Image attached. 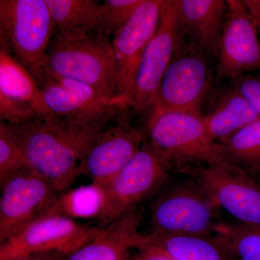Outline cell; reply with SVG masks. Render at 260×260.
<instances>
[{
	"mask_svg": "<svg viewBox=\"0 0 260 260\" xmlns=\"http://www.w3.org/2000/svg\"><path fill=\"white\" fill-rule=\"evenodd\" d=\"M203 121L210 139L220 143L244 126L260 121V114L233 85L213 109L203 116Z\"/></svg>",
	"mask_w": 260,
	"mask_h": 260,
	"instance_id": "cell-19",
	"label": "cell"
},
{
	"mask_svg": "<svg viewBox=\"0 0 260 260\" xmlns=\"http://www.w3.org/2000/svg\"><path fill=\"white\" fill-rule=\"evenodd\" d=\"M61 35L92 34L101 2L97 0H46Z\"/></svg>",
	"mask_w": 260,
	"mask_h": 260,
	"instance_id": "cell-22",
	"label": "cell"
},
{
	"mask_svg": "<svg viewBox=\"0 0 260 260\" xmlns=\"http://www.w3.org/2000/svg\"><path fill=\"white\" fill-rule=\"evenodd\" d=\"M183 47L169 65L157 93L150 114L181 112L200 114V107L211 88L207 57L194 46Z\"/></svg>",
	"mask_w": 260,
	"mask_h": 260,
	"instance_id": "cell-9",
	"label": "cell"
},
{
	"mask_svg": "<svg viewBox=\"0 0 260 260\" xmlns=\"http://www.w3.org/2000/svg\"><path fill=\"white\" fill-rule=\"evenodd\" d=\"M28 168L23 146L9 123L0 122V184Z\"/></svg>",
	"mask_w": 260,
	"mask_h": 260,
	"instance_id": "cell-26",
	"label": "cell"
},
{
	"mask_svg": "<svg viewBox=\"0 0 260 260\" xmlns=\"http://www.w3.org/2000/svg\"><path fill=\"white\" fill-rule=\"evenodd\" d=\"M225 162L234 164L250 174L260 170V121L244 126L218 143Z\"/></svg>",
	"mask_w": 260,
	"mask_h": 260,
	"instance_id": "cell-23",
	"label": "cell"
},
{
	"mask_svg": "<svg viewBox=\"0 0 260 260\" xmlns=\"http://www.w3.org/2000/svg\"><path fill=\"white\" fill-rule=\"evenodd\" d=\"M258 29L242 0H227L216 65L219 78L237 80L260 68Z\"/></svg>",
	"mask_w": 260,
	"mask_h": 260,
	"instance_id": "cell-13",
	"label": "cell"
},
{
	"mask_svg": "<svg viewBox=\"0 0 260 260\" xmlns=\"http://www.w3.org/2000/svg\"><path fill=\"white\" fill-rule=\"evenodd\" d=\"M140 239L160 248L176 260H234L213 237L140 234Z\"/></svg>",
	"mask_w": 260,
	"mask_h": 260,
	"instance_id": "cell-21",
	"label": "cell"
},
{
	"mask_svg": "<svg viewBox=\"0 0 260 260\" xmlns=\"http://www.w3.org/2000/svg\"><path fill=\"white\" fill-rule=\"evenodd\" d=\"M183 37L179 0H162L158 29L145 49L135 77L133 112L151 110L162 78L182 48Z\"/></svg>",
	"mask_w": 260,
	"mask_h": 260,
	"instance_id": "cell-6",
	"label": "cell"
},
{
	"mask_svg": "<svg viewBox=\"0 0 260 260\" xmlns=\"http://www.w3.org/2000/svg\"><path fill=\"white\" fill-rule=\"evenodd\" d=\"M220 207L197 179L166 191L152 207L150 233L212 237L223 220Z\"/></svg>",
	"mask_w": 260,
	"mask_h": 260,
	"instance_id": "cell-4",
	"label": "cell"
},
{
	"mask_svg": "<svg viewBox=\"0 0 260 260\" xmlns=\"http://www.w3.org/2000/svg\"><path fill=\"white\" fill-rule=\"evenodd\" d=\"M142 210L133 208L102 228L95 239L64 260H130L140 233Z\"/></svg>",
	"mask_w": 260,
	"mask_h": 260,
	"instance_id": "cell-18",
	"label": "cell"
},
{
	"mask_svg": "<svg viewBox=\"0 0 260 260\" xmlns=\"http://www.w3.org/2000/svg\"><path fill=\"white\" fill-rule=\"evenodd\" d=\"M66 257L67 256L61 253L51 251L30 254L15 260H64Z\"/></svg>",
	"mask_w": 260,
	"mask_h": 260,
	"instance_id": "cell-30",
	"label": "cell"
},
{
	"mask_svg": "<svg viewBox=\"0 0 260 260\" xmlns=\"http://www.w3.org/2000/svg\"><path fill=\"white\" fill-rule=\"evenodd\" d=\"M140 234L135 244V252L130 260H176L160 248L143 242L140 239Z\"/></svg>",
	"mask_w": 260,
	"mask_h": 260,
	"instance_id": "cell-28",
	"label": "cell"
},
{
	"mask_svg": "<svg viewBox=\"0 0 260 260\" xmlns=\"http://www.w3.org/2000/svg\"><path fill=\"white\" fill-rule=\"evenodd\" d=\"M54 117L34 76L13 54L0 48V118L10 124Z\"/></svg>",
	"mask_w": 260,
	"mask_h": 260,
	"instance_id": "cell-16",
	"label": "cell"
},
{
	"mask_svg": "<svg viewBox=\"0 0 260 260\" xmlns=\"http://www.w3.org/2000/svg\"><path fill=\"white\" fill-rule=\"evenodd\" d=\"M55 32L46 0H0V48L10 51L38 84L46 75Z\"/></svg>",
	"mask_w": 260,
	"mask_h": 260,
	"instance_id": "cell-3",
	"label": "cell"
},
{
	"mask_svg": "<svg viewBox=\"0 0 260 260\" xmlns=\"http://www.w3.org/2000/svg\"><path fill=\"white\" fill-rule=\"evenodd\" d=\"M102 229L66 217L46 215L0 243V260H15L51 251L68 256L91 242Z\"/></svg>",
	"mask_w": 260,
	"mask_h": 260,
	"instance_id": "cell-10",
	"label": "cell"
},
{
	"mask_svg": "<svg viewBox=\"0 0 260 260\" xmlns=\"http://www.w3.org/2000/svg\"><path fill=\"white\" fill-rule=\"evenodd\" d=\"M47 73L86 84L108 100L127 108L116 95L114 52L109 37L55 34L48 51Z\"/></svg>",
	"mask_w": 260,
	"mask_h": 260,
	"instance_id": "cell-2",
	"label": "cell"
},
{
	"mask_svg": "<svg viewBox=\"0 0 260 260\" xmlns=\"http://www.w3.org/2000/svg\"><path fill=\"white\" fill-rule=\"evenodd\" d=\"M146 137L152 147L177 167L225 162L220 144L207 135L203 116L181 112L150 114Z\"/></svg>",
	"mask_w": 260,
	"mask_h": 260,
	"instance_id": "cell-5",
	"label": "cell"
},
{
	"mask_svg": "<svg viewBox=\"0 0 260 260\" xmlns=\"http://www.w3.org/2000/svg\"><path fill=\"white\" fill-rule=\"evenodd\" d=\"M143 0H104L98 10L92 34L114 37L131 18Z\"/></svg>",
	"mask_w": 260,
	"mask_h": 260,
	"instance_id": "cell-25",
	"label": "cell"
},
{
	"mask_svg": "<svg viewBox=\"0 0 260 260\" xmlns=\"http://www.w3.org/2000/svg\"><path fill=\"white\" fill-rule=\"evenodd\" d=\"M162 0H143L112 40L118 99L127 108L133 102L135 77L145 49L161 17Z\"/></svg>",
	"mask_w": 260,
	"mask_h": 260,
	"instance_id": "cell-11",
	"label": "cell"
},
{
	"mask_svg": "<svg viewBox=\"0 0 260 260\" xmlns=\"http://www.w3.org/2000/svg\"><path fill=\"white\" fill-rule=\"evenodd\" d=\"M213 237L234 260H260V225L223 220Z\"/></svg>",
	"mask_w": 260,
	"mask_h": 260,
	"instance_id": "cell-24",
	"label": "cell"
},
{
	"mask_svg": "<svg viewBox=\"0 0 260 260\" xmlns=\"http://www.w3.org/2000/svg\"><path fill=\"white\" fill-rule=\"evenodd\" d=\"M242 2L260 32V0H242Z\"/></svg>",
	"mask_w": 260,
	"mask_h": 260,
	"instance_id": "cell-29",
	"label": "cell"
},
{
	"mask_svg": "<svg viewBox=\"0 0 260 260\" xmlns=\"http://www.w3.org/2000/svg\"><path fill=\"white\" fill-rule=\"evenodd\" d=\"M0 184V243L42 218L59 194L30 168Z\"/></svg>",
	"mask_w": 260,
	"mask_h": 260,
	"instance_id": "cell-12",
	"label": "cell"
},
{
	"mask_svg": "<svg viewBox=\"0 0 260 260\" xmlns=\"http://www.w3.org/2000/svg\"><path fill=\"white\" fill-rule=\"evenodd\" d=\"M146 134L132 125L126 114H120L114 125L108 126L89 148L79 167V176L106 186L139 151Z\"/></svg>",
	"mask_w": 260,
	"mask_h": 260,
	"instance_id": "cell-15",
	"label": "cell"
},
{
	"mask_svg": "<svg viewBox=\"0 0 260 260\" xmlns=\"http://www.w3.org/2000/svg\"><path fill=\"white\" fill-rule=\"evenodd\" d=\"M112 121L82 122L54 116L9 124L20 138L28 168L60 194L79 177L80 162Z\"/></svg>",
	"mask_w": 260,
	"mask_h": 260,
	"instance_id": "cell-1",
	"label": "cell"
},
{
	"mask_svg": "<svg viewBox=\"0 0 260 260\" xmlns=\"http://www.w3.org/2000/svg\"><path fill=\"white\" fill-rule=\"evenodd\" d=\"M108 207L109 198L106 186L91 182L58 194L43 216L59 215L75 220H98L102 223Z\"/></svg>",
	"mask_w": 260,
	"mask_h": 260,
	"instance_id": "cell-20",
	"label": "cell"
},
{
	"mask_svg": "<svg viewBox=\"0 0 260 260\" xmlns=\"http://www.w3.org/2000/svg\"><path fill=\"white\" fill-rule=\"evenodd\" d=\"M39 85L46 105L55 117L82 122L114 120L128 109L86 84L70 78L47 73Z\"/></svg>",
	"mask_w": 260,
	"mask_h": 260,
	"instance_id": "cell-14",
	"label": "cell"
},
{
	"mask_svg": "<svg viewBox=\"0 0 260 260\" xmlns=\"http://www.w3.org/2000/svg\"><path fill=\"white\" fill-rule=\"evenodd\" d=\"M177 170L201 183L237 222L260 225V184L245 169L223 162L181 166Z\"/></svg>",
	"mask_w": 260,
	"mask_h": 260,
	"instance_id": "cell-7",
	"label": "cell"
},
{
	"mask_svg": "<svg viewBox=\"0 0 260 260\" xmlns=\"http://www.w3.org/2000/svg\"><path fill=\"white\" fill-rule=\"evenodd\" d=\"M226 12L225 0H179L183 35L205 56L217 57Z\"/></svg>",
	"mask_w": 260,
	"mask_h": 260,
	"instance_id": "cell-17",
	"label": "cell"
},
{
	"mask_svg": "<svg viewBox=\"0 0 260 260\" xmlns=\"http://www.w3.org/2000/svg\"><path fill=\"white\" fill-rule=\"evenodd\" d=\"M255 174H256V175H257L258 177H259L260 180V170L259 171V172L255 173Z\"/></svg>",
	"mask_w": 260,
	"mask_h": 260,
	"instance_id": "cell-31",
	"label": "cell"
},
{
	"mask_svg": "<svg viewBox=\"0 0 260 260\" xmlns=\"http://www.w3.org/2000/svg\"><path fill=\"white\" fill-rule=\"evenodd\" d=\"M173 167L145 140L139 151L105 186L109 207L102 228L158 190L167 180Z\"/></svg>",
	"mask_w": 260,
	"mask_h": 260,
	"instance_id": "cell-8",
	"label": "cell"
},
{
	"mask_svg": "<svg viewBox=\"0 0 260 260\" xmlns=\"http://www.w3.org/2000/svg\"><path fill=\"white\" fill-rule=\"evenodd\" d=\"M233 83L260 114V76L245 75Z\"/></svg>",
	"mask_w": 260,
	"mask_h": 260,
	"instance_id": "cell-27",
	"label": "cell"
}]
</instances>
